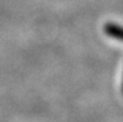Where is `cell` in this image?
I'll list each match as a JSON object with an SVG mask.
<instances>
[{"label":"cell","mask_w":123,"mask_h":122,"mask_svg":"<svg viewBox=\"0 0 123 122\" xmlns=\"http://www.w3.org/2000/svg\"><path fill=\"white\" fill-rule=\"evenodd\" d=\"M105 32L109 35L112 38H116L118 40L122 39V29L120 26L116 25V24H108L105 26Z\"/></svg>","instance_id":"6da1fadb"}]
</instances>
